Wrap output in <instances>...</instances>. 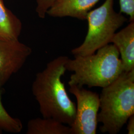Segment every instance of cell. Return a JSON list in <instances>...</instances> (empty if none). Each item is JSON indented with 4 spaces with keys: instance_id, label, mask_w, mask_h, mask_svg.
<instances>
[{
    "instance_id": "obj_1",
    "label": "cell",
    "mask_w": 134,
    "mask_h": 134,
    "mask_svg": "<svg viewBox=\"0 0 134 134\" xmlns=\"http://www.w3.org/2000/svg\"><path fill=\"white\" fill-rule=\"evenodd\" d=\"M68 58L60 56L48 63L36 75L31 90L43 118H53L70 126L75 118L76 104L70 98L62 81Z\"/></svg>"
},
{
    "instance_id": "obj_2",
    "label": "cell",
    "mask_w": 134,
    "mask_h": 134,
    "mask_svg": "<svg viewBox=\"0 0 134 134\" xmlns=\"http://www.w3.org/2000/svg\"><path fill=\"white\" fill-rule=\"evenodd\" d=\"M67 71L74 72L68 85L91 88H103L109 86L124 72L117 48L109 43L92 54L74 56L68 58L65 64Z\"/></svg>"
},
{
    "instance_id": "obj_3",
    "label": "cell",
    "mask_w": 134,
    "mask_h": 134,
    "mask_svg": "<svg viewBox=\"0 0 134 134\" xmlns=\"http://www.w3.org/2000/svg\"><path fill=\"white\" fill-rule=\"evenodd\" d=\"M97 120L102 133L117 134L134 114V70L124 72L102 88Z\"/></svg>"
},
{
    "instance_id": "obj_4",
    "label": "cell",
    "mask_w": 134,
    "mask_h": 134,
    "mask_svg": "<svg viewBox=\"0 0 134 134\" xmlns=\"http://www.w3.org/2000/svg\"><path fill=\"white\" fill-rule=\"evenodd\" d=\"M86 20L88 30L86 38L81 45L72 49L74 56L92 54L111 43L117 30L128 19L123 14L115 11L114 0H105L100 7L89 12Z\"/></svg>"
},
{
    "instance_id": "obj_5",
    "label": "cell",
    "mask_w": 134,
    "mask_h": 134,
    "mask_svg": "<svg viewBox=\"0 0 134 134\" xmlns=\"http://www.w3.org/2000/svg\"><path fill=\"white\" fill-rule=\"evenodd\" d=\"M69 91L77 100L75 118L70 126L71 134H96L99 95L76 85L70 86Z\"/></svg>"
},
{
    "instance_id": "obj_6",
    "label": "cell",
    "mask_w": 134,
    "mask_h": 134,
    "mask_svg": "<svg viewBox=\"0 0 134 134\" xmlns=\"http://www.w3.org/2000/svg\"><path fill=\"white\" fill-rule=\"evenodd\" d=\"M32 49L19 40H0V90L10 77L23 67Z\"/></svg>"
},
{
    "instance_id": "obj_7",
    "label": "cell",
    "mask_w": 134,
    "mask_h": 134,
    "mask_svg": "<svg viewBox=\"0 0 134 134\" xmlns=\"http://www.w3.org/2000/svg\"><path fill=\"white\" fill-rule=\"evenodd\" d=\"M100 0H56L47 14L53 18L71 17L86 20L87 15Z\"/></svg>"
},
{
    "instance_id": "obj_8",
    "label": "cell",
    "mask_w": 134,
    "mask_h": 134,
    "mask_svg": "<svg viewBox=\"0 0 134 134\" xmlns=\"http://www.w3.org/2000/svg\"><path fill=\"white\" fill-rule=\"evenodd\" d=\"M110 43L119 51L124 72L134 70V21L116 32Z\"/></svg>"
},
{
    "instance_id": "obj_9",
    "label": "cell",
    "mask_w": 134,
    "mask_h": 134,
    "mask_svg": "<svg viewBox=\"0 0 134 134\" xmlns=\"http://www.w3.org/2000/svg\"><path fill=\"white\" fill-rule=\"evenodd\" d=\"M21 28L20 21L9 12L0 0V40H19Z\"/></svg>"
},
{
    "instance_id": "obj_10",
    "label": "cell",
    "mask_w": 134,
    "mask_h": 134,
    "mask_svg": "<svg viewBox=\"0 0 134 134\" xmlns=\"http://www.w3.org/2000/svg\"><path fill=\"white\" fill-rule=\"evenodd\" d=\"M27 134H71L70 127L51 118H36L29 120Z\"/></svg>"
},
{
    "instance_id": "obj_11",
    "label": "cell",
    "mask_w": 134,
    "mask_h": 134,
    "mask_svg": "<svg viewBox=\"0 0 134 134\" xmlns=\"http://www.w3.org/2000/svg\"><path fill=\"white\" fill-rule=\"evenodd\" d=\"M4 90H0V130L10 133H19L23 126L20 119L13 117L5 110L2 101Z\"/></svg>"
},
{
    "instance_id": "obj_12",
    "label": "cell",
    "mask_w": 134,
    "mask_h": 134,
    "mask_svg": "<svg viewBox=\"0 0 134 134\" xmlns=\"http://www.w3.org/2000/svg\"><path fill=\"white\" fill-rule=\"evenodd\" d=\"M120 12L129 16L130 21H134V0H119Z\"/></svg>"
},
{
    "instance_id": "obj_13",
    "label": "cell",
    "mask_w": 134,
    "mask_h": 134,
    "mask_svg": "<svg viewBox=\"0 0 134 134\" xmlns=\"http://www.w3.org/2000/svg\"><path fill=\"white\" fill-rule=\"evenodd\" d=\"M56 0H36V12L40 18H44L48 9Z\"/></svg>"
},
{
    "instance_id": "obj_14",
    "label": "cell",
    "mask_w": 134,
    "mask_h": 134,
    "mask_svg": "<svg viewBox=\"0 0 134 134\" xmlns=\"http://www.w3.org/2000/svg\"><path fill=\"white\" fill-rule=\"evenodd\" d=\"M127 130L128 134H134V114L132 115L127 121Z\"/></svg>"
},
{
    "instance_id": "obj_15",
    "label": "cell",
    "mask_w": 134,
    "mask_h": 134,
    "mask_svg": "<svg viewBox=\"0 0 134 134\" xmlns=\"http://www.w3.org/2000/svg\"><path fill=\"white\" fill-rule=\"evenodd\" d=\"M1 132H2V131L0 130V134H1Z\"/></svg>"
}]
</instances>
